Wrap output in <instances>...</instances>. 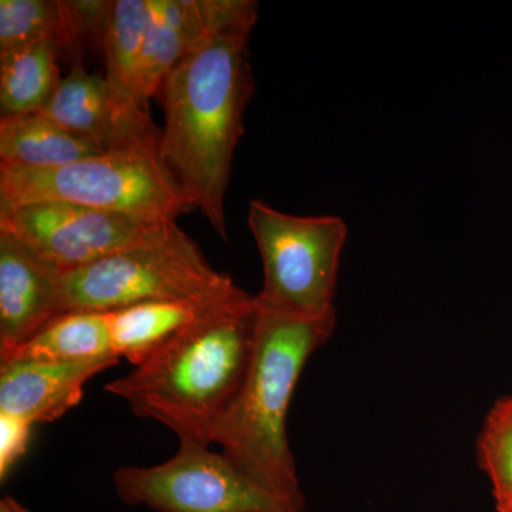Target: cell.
<instances>
[{
	"label": "cell",
	"mask_w": 512,
	"mask_h": 512,
	"mask_svg": "<svg viewBox=\"0 0 512 512\" xmlns=\"http://www.w3.org/2000/svg\"><path fill=\"white\" fill-rule=\"evenodd\" d=\"M204 26L165 79L158 157L181 194L227 241L225 194L244 116L254 94L252 0H202Z\"/></svg>",
	"instance_id": "obj_1"
},
{
	"label": "cell",
	"mask_w": 512,
	"mask_h": 512,
	"mask_svg": "<svg viewBox=\"0 0 512 512\" xmlns=\"http://www.w3.org/2000/svg\"><path fill=\"white\" fill-rule=\"evenodd\" d=\"M255 328V296L242 291L208 308L106 390L140 419L167 426L178 440L211 447L247 375Z\"/></svg>",
	"instance_id": "obj_2"
},
{
	"label": "cell",
	"mask_w": 512,
	"mask_h": 512,
	"mask_svg": "<svg viewBox=\"0 0 512 512\" xmlns=\"http://www.w3.org/2000/svg\"><path fill=\"white\" fill-rule=\"evenodd\" d=\"M255 301L251 362L234 403L215 430L214 443L242 473L305 512L286 417L309 357L332 338L338 318L336 311L303 316L264 305L256 296Z\"/></svg>",
	"instance_id": "obj_3"
},
{
	"label": "cell",
	"mask_w": 512,
	"mask_h": 512,
	"mask_svg": "<svg viewBox=\"0 0 512 512\" xmlns=\"http://www.w3.org/2000/svg\"><path fill=\"white\" fill-rule=\"evenodd\" d=\"M60 285L63 313L111 312L158 301L215 305L244 291L231 276L212 268L180 227L158 241L62 272Z\"/></svg>",
	"instance_id": "obj_4"
},
{
	"label": "cell",
	"mask_w": 512,
	"mask_h": 512,
	"mask_svg": "<svg viewBox=\"0 0 512 512\" xmlns=\"http://www.w3.org/2000/svg\"><path fill=\"white\" fill-rule=\"evenodd\" d=\"M29 202H69L168 224L195 210L165 171L158 146L111 150L53 170L0 164V204Z\"/></svg>",
	"instance_id": "obj_5"
},
{
	"label": "cell",
	"mask_w": 512,
	"mask_h": 512,
	"mask_svg": "<svg viewBox=\"0 0 512 512\" xmlns=\"http://www.w3.org/2000/svg\"><path fill=\"white\" fill-rule=\"evenodd\" d=\"M248 227L264 264L259 302L303 316L335 311L340 255L348 238L342 218L299 217L254 200Z\"/></svg>",
	"instance_id": "obj_6"
},
{
	"label": "cell",
	"mask_w": 512,
	"mask_h": 512,
	"mask_svg": "<svg viewBox=\"0 0 512 512\" xmlns=\"http://www.w3.org/2000/svg\"><path fill=\"white\" fill-rule=\"evenodd\" d=\"M114 488L128 507L156 512H302L242 473L222 453L180 441L177 453L151 467H121Z\"/></svg>",
	"instance_id": "obj_7"
},
{
	"label": "cell",
	"mask_w": 512,
	"mask_h": 512,
	"mask_svg": "<svg viewBox=\"0 0 512 512\" xmlns=\"http://www.w3.org/2000/svg\"><path fill=\"white\" fill-rule=\"evenodd\" d=\"M177 227L69 202L0 204V232L62 272L158 241Z\"/></svg>",
	"instance_id": "obj_8"
},
{
	"label": "cell",
	"mask_w": 512,
	"mask_h": 512,
	"mask_svg": "<svg viewBox=\"0 0 512 512\" xmlns=\"http://www.w3.org/2000/svg\"><path fill=\"white\" fill-rule=\"evenodd\" d=\"M150 0H116L104 33L107 90L119 148L158 146L143 89V45Z\"/></svg>",
	"instance_id": "obj_9"
},
{
	"label": "cell",
	"mask_w": 512,
	"mask_h": 512,
	"mask_svg": "<svg viewBox=\"0 0 512 512\" xmlns=\"http://www.w3.org/2000/svg\"><path fill=\"white\" fill-rule=\"evenodd\" d=\"M62 271L0 232V357L63 313Z\"/></svg>",
	"instance_id": "obj_10"
},
{
	"label": "cell",
	"mask_w": 512,
	"mask_h": 512,
	"mask_svg": "<svg viewBox=\"0 0 512 512\" xmlns=\"http://www.w3.org/2000/svg\"><path fill=\"white\" fill-rule=\"evenodd\" d=\"M113 366L0 360V413L22 417L32 424L52 423L82 402L84 386L90 379Z\"/></svg>",
	"instance_id": "obj_11"
},
{
	"label": "cell",
	"mask_w": 512,
	"mask_h": 512,
	"mask_svg": "<svg viewBox=\"0 0 512 512\" xmlns=\"http://www.w3.org/2000/svg\"><path fill=\"white\" fill-rule=\"evenodd\" d=\"M104 153L100 144L74 136L39 113L0 119V164L53 170Z\"/></svg>",
	"instance_id": "obj_12"
},
{
	"label": "cell",
	"mask_w": 512,
	"mask_h": 512,
	"mask_svg": "<svg viewBox=\"0 0 512 512\" xmlns=\"http://www.w3.org/2000/svg\"><path fill=\"white\" fill-rule=\"evenodd\" d=\"M37 113L74 136L94 141L107 151L120 150L113 126L109 90L99 73L87 72L77 56L52 97Z\"/></svg>",
	"instance_id": "obj_13"
},
{
	"label": "cell",
	"mask_w": 512,
	"mask_h": 512,
	"mask_svg": "<svg viewBox=\"0 0 512 512\" xmlns=\"http://www.w3.org/2000/svg\"><path fill=\"white\" fill-rule=\"evenodd\" d=\"M5 359L69 365L120 362L111 345L109 315L94 311H70L56 316L35 338L10 355L0 357Z\"/></svg>",
	"instance_id": "obj_14"
},
{
	"label": "cell",
	"mask_w": 512,
	"mask_h": 512,
	"mask_svg": "<svg viewBox=\"0 0 512 512\" xmlns=\"http://www.w3.org/2000/svg\"><path fill=\"white\" fill-rule=\"evenodd\" d=\"M211 306L214 305L158 301L107 312L114 355L134 367L143 365Z\"/></svg>",
	"instance_id": "obj_15"
},
{
	"label": "cell",
	"mask_w": 512,
	"mask_h": 512,
	"mask_svg": "<svg viewBox=\"0 0 512 512\" xmlns=\"http://www.w3.org/2000/svg\"><path fill=\"white\" fill-rule=\"evenodd\" d=\"M202 0H150L143 45V89L147 100L180 63L192 40L201 32Z\"/></svg>",
	"instance_id": "obj_16"
},
{
	"label": "cell",
	"mask_w": 512,
	"mask_h": 512,
	"mask_svg": "<svg viewBox=\"0 0 512 512\" xmlns=\"http://www.w3.org/2000/svg\"><path fill=\"white\" fill-rule=\"evenodd\" d=\"M62 47L35 43L0 53V113L2 117L37 113L59 86Z\"/></svg>",
	"instance_id": "obj_17"
},
{
	"label": "cell",
	"mask_w": 512,
	"mask_h": 512,
	"mask_svg": "<svg viewBox=\"0 0 512 512\" xmlns=\"http://www.w3.org/2000/svg\"><path fill=\"white\" fill-rule=\"evenodd\" d=\"M83 36L76 2L0 0V53L42 42L64 50Z\"/></svg>",
	"instance_id": "obj_18"
},
{
	"label": "cell",
	"mask_w": 512,
	"mask_h": 512,
	"mask_svg": "<svg viewBox=\"0 0 512 512\" xmlns=\"http://www.w3.org/2000/svg\"><path fill=\"white\" fill-rule=\"evenodd\" d=\"M477 460L491 483L495 503L512 498V393L488 412L477 440Z\"/></svg>",
	"instance_id": "obj_19"
},
{
	"label": "cell",
	"mask_w": 512,
	"mask_h": 512,
	"mask_svg": "<svg viewBox=\"0 0 512 512\" xmlns=\"http://www.w3.org/2000/svg\"><path fill=\"white\" fill-rule=\"evenodd\" d=\"M35 424L13 416L0 413V481L8 480L10 471L28 450L30 436Z\"/></svg>",
	"instance_id": "obj_20"
},
{
	"label": "cell",
	"mask_w": 512,
	"mask_h": 512,
	"mask_svg": "<svg viewBox=\"0 0 512 512\" xmlns=\"http://www.w3.org/2000/svg\"><path fill=\"white\" fill-rule=\"evenodd\" d=\"M0 512H30L28 508L25 507L22 503H19L15 498L10 497V495H5V497L0 500Z\"/></svg>",
	"instance_id": "obj_21"
},
{
	"label": "cell",
	"mask_w": 512,
	"mask_h": 512,
	"mask_svg": "<svg viewBox=\"0 0 512 512\" xmlns=\"http://www.w3.org/2000/svg\"><path fill=\"white\" fill-rule=\"evenodd\" d=\"M495 510L497 512H512V498L501 501V503H495Z\"/></svg>",
	"instance_id": "obj_22"
}]
</instances>
